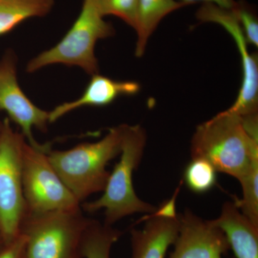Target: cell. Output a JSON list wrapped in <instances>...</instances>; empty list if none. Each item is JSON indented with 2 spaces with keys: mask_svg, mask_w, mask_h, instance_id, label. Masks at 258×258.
Returning <instances> with one entry per match:
<instances>
[{
  "mask_svg": "<svg viewBox=\"0 0 258 258\" xmlns=\"http://www.w3.org/2000/svg\"><path fill=\"white\" fill-rule=\"evenodd\" d=\"M257 123L256 118L221 112L197 127L191 159H205L217 172L240 180L258 166Z\"/></svg>",
  "mask_w": 258,
  "mask_h": 258,
  "instance_id": "cell-1",
  "label": "cell"
},
{
  "mask_svg": "<svg viewBox=\"0 0 258 258\" xmlns=\"http://www.w3.org/2000/svg\"><path fill=\"white\" fill-rule=\"evenodd\" d=\"M125 124L109 128L101 140L81 143L68 150L47 152L51 164L80 203L103 191L110 172L108 163L120 155Z\"/></svg>",
  "mask_w": 258,
  "mask_h": 258,
  "instance_id": "cell-2",
  "label": "cell"
},
{
  "mask_svg": "<svg viewBox=\"0 0 258 258\" xmlns=\"http://www.w3.org/2000/svg\"><path fill=\"white\" fill-rule=\"evenodd\" d=\"M147 139L141 125H125L120 160L110 172L101 198L81 204L83 211L96 213L104 210V223L109 225L129 215L156 211L157 207L137 196L133 184L134 171L142 161Z\"/></svg>",
  "mask_w": 258,
  "mask_h": 258,
  "instance_id": "cell-3",
  "label": "cell"
},
{
  "mask_svg": "<svg viewBox=\"0 0 258 258\" xmlns=\"http://www.w3.org/2000/svg\"><path fill=\"white\" fill-rule=\"evenodd\" d=\"M91 219L82 208L27 210L20 227L26 238V258H83V236Z\"/></svg>",
  "mask_w": 258,
  "mask_h": 258,
  "instance_id": "cell-4",
  "label": "cell"
},
{
  "mask_svg": "<svg viewBox=\"0 0 258 258\" xmlns=\"http://www.w3.org/2000/svg\"><path fill=\"white\" fill-rule=\"evenodd\" d=\"M103 18L96 0H83L79 17L62 40L32 58L27 64V72L32 74L50 64H62L78 66L91 76L98 74L96 42L115 35L112 24Z\"/></svg>",
  "mask_w": 258,
  "mask_h": 258,
  "instance_id": "cell-5",
  "label": "cell"
},
{
  "mask_svg": "<svg viewBox=\"0 0 258 258\" xmlns=\"http://www.w3.org/2000/svg\"><path fill=\"white\" fill-rule=\"evenodd\" d=\"M25 139L5 118L0 129V231L5 244L20 234L26 214L23 187V148Z\"/></svg>",
  "mask_w": 258,
  "mask_h": 258,
  "instance_id": "cell-6",
  "label": "cell"
},
{
  "mask_svg": "<svg viewBox=\"0 0 258 258\" xmlns=\"http://www.w3.org/2000/svg\"><path fill=\"white\" fill-rule=\"evenodd\" d=\"M51 149V148H50ZM25 142L23 148V187L29 211L74 210L81 208L51 164L47 153Z\"/></svg>",
  "mask_w": 258,
  "mask_h": 258,
  "instance_id": "cell-7",
  "label": "cell"
},
{
  "mask_svg": "<svg viewBox=\"0 0 258 258\" xmlns=\"http://www.w3.org/2000/svg\"><path fill=\"white\" fill-rule=\"evenodd\" d=\"M0 110L8 113L10 119L21 129L24 138L32 147L50 149V144L37 142L32 128L47 132L49 111L35 106L20 88L17 78V57L13 51H8L0 60Z\"/></svg>",
  "mask_w": 258,
  "mask_h": 258,
  "instance_id": "cell-8",
  "label": "cell"
},
{
  "mask_svg": "<svg viewBox=\"0 0 258 258\" xmlns=\"http://www.w3.org/2000/svg\"><path fill=\"white\" fill-rule=\"evenodd\" d=\"M197 18L203 23L221 25L233 37L240 55L242 68V85L234 104L226 111L240 116L257 114L258 58L257 54L248 50L247 40L232 10H226L212 4H204L197 13Z\"/></svg>",
  "mask_w": 258,
  "mask_h": 258,
  "instance_id": "cell-9",
  "label": "cell"
},
{
  "mask_svg": "<svg viewBox=\"0 0 258 258\" xmlns=\"http://www.w3.org/2000/svg\"><path fill=\"white\" fill-rule=\"evenodd\" d=\"M175 196L163 203L145 220L143 228L131 231V258H164L168 249L175 243L180 229L176 212Z\"/></svg>",
  "mask_w": 258,
  "mask_h": 258,
  "instance_id": "cell-10",
  "label": "cell"
},
{
  "mask_svg": "<svg viewBox=\"0 0 258 258\" xmlns=\"http://www.w3.org/2000/svg\"><path fill=\"white\" fill-rule=\"evenodd\" d=\"M179 217V235L169 258H222L230 249L225 234L212 220L189 210Z\"/></svg>",
  "mask_w": 258,
  "mask_h": 258,
  "instance_id": "cell-11",
  "label": "cell"
},
{
  "mask_svg": "<svg viewBox=\"0 0 258 258\" xmlns=\"http://www.w3.org/2000/svg\"><path fill=\"white\" fill-rule=\"evenodd\" d=\"M135 81H120L99 74L93 75L82 96L76 101L66 102L49 111V121L53 123L70 112L85 106H106L123 96H134L140 91Z\"/></svg>",
  "mask_w": 258,
  "mask_h": 258,
  "instance_id": "cell-12",
  "label": "cell"
},
{
  "mask_svg": "<svg viewBox=\"0 0 258 258\" xmlns=\"http://www.w3.org/2000/svg\"><path fill=\"white\" fill-rule=\"evenodd\" d=\"M227 237L237 258H258V225L248 220L234 202H226L220 216L212 220Z\"/></svg>",
  "mask_w": 258,
  "mask_h": 258,
  "instance_id": "cell-13",
  "label": "cell"
},
{
  "mask_svg": "<svg viewBox=\"0 0 258 258\" xmlns=\"http://www.w3.org/2000/svg\"><path fill=\"white\" fill-rule=\"evenodd\" d=\"M186 5L177 0H139L138 16L136 32L137 33L135 54L142 57L148 40L159 24L168 15Z\"/></svg>",
  "mask_w": 258,
  "mask_h": 258,
  "instance_id": "cell-14",
  "label": "cell"
},
{
  "mask_svg": "<svg viewBox=\"0 0 258 258\" xmlns=\"http://www.w3.org/2000/svg\"><path fill=\"white\" fill-rule=\"evenodd\" d=\"M55 0H0V36L33 18L50 13Z\"/></svg>",
  "mask_w": 258,
  "mask_h": 258,
  "instance_id": "cell-15",
  "label": "cell"
},
{
  "mask_svg": "<svg viewBox=\"0 0 258 258\" xmlns=\"http://www.w3.org/2000/svg\"><path fill=\"white\" fill-rule=\"evenodd\" d=\"M122 235L123 232L113 225L91 219L83 236V258H110L112 247Z\"/></svg>",
  "mask_w": 258,
  "mask_h": 258,
  "instance_id": "cell-16",
  "label": "cell"
},
{
  "mask_svg": "<svg viewBox=\"0 0 258 258\" xmlns=\"http://www.w3.org/2000/svg\"><path fill=\"white\" fill-rule=\"evenodd\" d=\"M217 171L205 159H191L184 171V181L188 189L196 194H204L217 184Z\"/></svg>",
  "mask_w": 258,
  "mask_h": 258,
  "instance_id": "cell-17",
  "label": "cell"
},
{
  "mask_svg": "<svg viewBox=\"0 0 258 258\" xmlns=\"http://www.w3.org/2000/svg\"><path fill=\"white\" fill-rule=\"evenodd\" d=\"M242 198H235L236 206L254 225H258V166L240 180Z\"/></svg>",
  "mask_w": 258,
  "mask_h": 258,
  "instance_id": "cell-18",
  "label": "cell"
},
{
  "mask_svg": "<svg viewBox=\"0 0 258 258\" xmlns=\"http://www.w3.org/2000/svg\"><path fill=\"white\" fill-rule=\"evenodd\" d=\"M96 3L102 16L113 15L135 30L139 0H96Z\"/></svg>",
  "mask_w": 258,
  "mask_h": 258,
  "instance_id": "cell-19",
  "label": "cell"
},
{
  "mask_svg": "<svg viewBox=\"0 0 258 258\" xmlns=\"http://www.w3.org/2000/svg\"><path fill=\"white\" fill-rule=\"evenodd\" d=\"M235 13L247 43L258 46V21L255 11L244 1L236 3L232 9Z\"/></svg>",
  "mask_w": 258,
  "mask_h": 258,
  "instance_id": "cell-20",
  "label": "cell"
},
{
  "mask_svg": "<svg viewBox=\"0 0 258 258\" xmlns=\"http://www.w3.org/2000/svg\"><path fill=\"white\" fill-rule=\"evenodd\" d=\"M0 258H26V238L23 234L0 249Z\"/></svg>",
  "mask_w": 258,
  "mask_h": 258,
  "instance_id": "cell-21",
  "label": "cell"
},
{
  "mask_svg": "<svg viewBox=\"0 0 258 258\" xmlns=\"http://www.w3.org/2000/svg\"><path fill=\"white\" fill-rule=\"evenodd\" d=\"M177 1L183 3L186 6L203 2L204 4L215 5L219 8L226 10H232L235 6L236 3H237L235 0H177Z\"/></svg>",
  "mask_w": 258,
  "mask_h": 258,
  "instance_id": "cell-22",
  "label": "cell"
},
{
  "mask_svg": "<svg viewBox=\"0 0 258 258\" xmlns=\"http://www.w3.org/2000/svg\"><path fill=\"white\" fill-rule=\"evenodd\" d=\"M4 240H3V235H2L1 231H0V249L3 248V246L5 245Z\"/></svg>",
  "mask_w": 258,
  "mask_h": 258,
  "instance_id": "cell-23",
  "label": "cell"
},
{
  "mask_svg": "<svg viewBox=\"0 0 258 258\" xmlns=\"http://www.w3.org/2000/svg\"><path fill=\"white\" fill-rule=\"evenodd\" d=\"M2 125H3V121L0 120V129H1Z\"/></svg>",
  "mask_w": 258,
  "mask_h": 258,
  "instance_id": "cell-24",
  "label": "cell"
}]
</instances>
